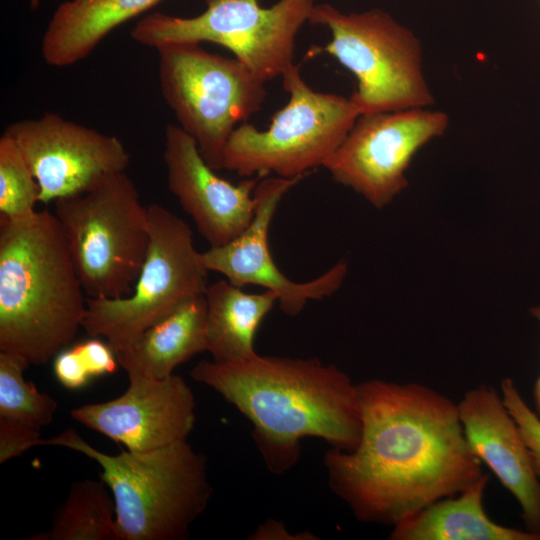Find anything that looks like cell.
I'll list each match as a JSON object with an SVG mask.
<instances>
[{"instance_id": "16", "label": "cell", "mask_w": 540, "mask_h": 540, "mask_svg": "<svg viewBox=\"0 0 540 540\" xmlns=\"http://www.w3.org/2000/svg\"><path fill=\"white\" fill-rule=\"evenodd\" d=\"M457 405L470 448L515 497L527 530L540 533V478L502 396L481 384L468 390Z\"/></svg>"}, {"instance_id": "1", "label": "cell", "mask_w": 540, "mask_h": 540, "mask_svg": "<svg viewBox=\"0 0 540 540\" xmlns=\"http://www.w3.org/2000/svg\"><path fill=\"white\" fill-rule=\"evenodd\" d=\"M362 431L324 457L329 485L362 522L392 525L479 480L458 405L419 383L357 384Z\"/></svg>"}, {"instance_id": "21", "label": "cell", "mask_w": 540, "mask_h": 540, "mask_svg": "<svg viewBox=\"0 0 540 540\" xmlns=\"http://www.w3.org/2000/svg\"><path fill=\"white\" fill-rule=\"evenodd\" d=\"M104 481H75L55 510L51 526L27 540H121L115 503Z\"/></svg>"}, {"instance_id": "30", "label": "cell", "mask_w": 540, "mask_h": 540, "mask_svg": "<svg viewBox=\"0 0 540 540\" xmlns=\"http://www.w3.org/2000/svg\"><path fill=\"white\" fill-rule=\"evenodd\" d=\"M39 2H40V0H30V4H31L32 7H37Z\"/></svg>"}, {"instance_id": "6", "label": "cell", "mask_w": 540, "mask_h": 540, "mask_svg": "<svg viewBox=\"0 0 540 540\" xmlns=\"http://www.w3.org/2000/svg\"><path fill=\"white\" fill-rule=\"evenodd\" d=\"M308 21L329 29L331 40L310 54L326 53L353 74L356 89L350 98L360 115L434 104L419 39L385 11L346 14L321 3Z\"/></svg>"}, {"instance_id": "15", "label": "cell", "mask_w": 540, "mask_h": 540, "mask_svg": "<svg viewBox=\"0 0 540 540\" xmlns=\"http://www.w3.org/2000/svg\"><path fill=\"white\" fill-rule=\"evenodd\" d=\"M163 158L169 190L210 247L227 244L247 228L262 177H247L238 184L221 178L203 159L195 140L174 124L165 129Z\"/></svg>"}, {"instance_id": "17", "label": "cell", "mask_w": 540, "mask_h": 540, "mask_svg": "<svg viewBox=\"0 0 540 540\" xmlns=\"http://www.w3.org/2000/svg\"><path fill=\"white\" fill-rule=\"evenodd\" d=\"M208 350L207 301L195 296L118 350L128 377L165 378L193 356Z\"/></svg>"}, {"instance_id": "4", "label": "cell", "mask_w": 540, "mask_h": 540, "mask_svg": "<svg viewBox=\"0 0 540 540\" xmlns=\"http://www.w3.org/2000/svg\"><path fill=\"white\" fill-rule=\"evenodd\" d=\"M94 460L115 503L121 540H183L212 495L205 457L187 440L149 451L107 454L74 429L42 439Z\"/></svg>"}, {"instance_id": "2", "label": "cell", "mask_w": 540, "mask_h": 540, "mask_svg": "<svg viewBox=\"0 0 540 540\" xmlns=\"http://www.w3.org/2000/svg\"><path fill=\"white\" fill-rule=\"evenodd\" d=\"M191 377L251 421L254 442L273 473H284L296 464L305 437L320 438L345 451L360 441L357 384L334 365L257 354L238 362L200 361Z\"/></svg>"}, {"instance_id": "7", "label": "cell", "mask_w": 540, "mask_h": 540, "mask_svg": "<svg viewBox=\"0 0 540 540\" xmlns=\"http://www.w3.org/2000/svg\"><path fill=\"white\" fill-rule=\"evenodd\" d=\"M281 78L287 104L266 130L247 122L235 128L225 147L224 169L246 178L307 176L334 155L360 116L350 97L313 90L295 64Z\"/></svg>"}, {"instance_id": "23", "label": "cell", "mask_w": 540, "mask_h": 540, "mask_svg": "<svg viewBox=\"0 0 540 540\" xmlns=\"http://www.w3.org/2000/svg\"><path fill=\"white\" fill-rule=\"evenodd\" d=\"M40 187L17 143L7 134L0 138V216L27 217L39 202Z\"/></svg>"}, {"instance_id": "28", "label": "cell", "mask_w": 540, "mask_h": 540, "mask_svg": "<svg viewBox=\"0 0 540 540\" xmlns=\"http://www.w3.org/2000/svg\"><path fill=\"white\" fill-rule=\"evenodd\" d=\"M252 539H296L282 523L274 520L265 522L252 535Z\"/></svg>"}, {"instance_id": "26", "label": "cell", "mask_w": 540, "mask_h": 540, "mask_svg": "<svg viewBox=\"0 0 540 540\" xmlns=\"http://www.w3.org/2000/svg\"><path fill=\"white\" fill-rule=\"evenodd\" d=\"M81 357L91 377H99L112 374L117 371L119 365L113 348L98 337L79 342L73 345Z\"/></svg>"}, {"instance_id": "20", "label": "cell", "mask_w": 540, "mask_h": 540, "mask_svg": "<svg viewBox=\"0 0 540 540\" xmlns=\"http://www.w3.org/2000/svg\"><path fill=\"white\" fill-rule=\"evenodd\" d=\"M207 339L212 360L221 363L248 360L257 355L255 335L265 316L278 302L269 290L246 293L227 279L208 285Z\"/></svg>"}, {"instance_id": "14", "label": "cell", "mask_w": 540, "mask_h": 540, "mask_svg": "<svg viewBox=\"0 0 540 540\" xmlns=\"http://www.w3.org/2000/svg\"><path fill=\"white\" fill-rule=\"evenodd\" d=\"M117 398L74 408L72 418L129 451H149L187 440L195 423V398L185 380L130 376Z\"/></svg>"}, {"instance_id": "13", "label": "cell", "mask_w": 540, "mask_h": 540, "mask_svg": "<svg viewBox=\"0 0 540 540\" xmlns=\"http://www.w3.org/2000/svg\"><path fill=\"white\" fill-rule=\"evenodd\" d=\"M304 177H262L254 190L256 209L247 228L227 244L202 252L209 271L222 274L241 288L252 284L272 291L288 316L298 315L310 300L333 295L348 269L345 261H339L321 276L300 283L284 275L272 258L268 242L271 221L284 195Z\"/></svg>"}, {"instance_id": "22", "label": "cell", "mask_w": 540, "mask_h": 540, "mask_svg": "<svg viewBox=\"0 0 540 540\" xmlns=\"http://www.w3.org/2000/svg\"><path fill=\"white\" fill-rule=\"evenodd\" d=\"M29 366L15 355L0 352V417L40 429L53 420L58 405L25 380L23 373Z\"/></svg>"}, {"instance_id": "3", "label": "cell", "mask_w": 540, "mask_h": 540, "mask_svg": "<svg viewBox=\"0 0 540 540\" xmlns=\"http://www.w3.org/2000/svg\"><path fill=\"white\" fill-rule=\"evenodd\" d=\"M86 305L56 215L0 216V352L47 363L74 340Z\"/></svg>"}, {"instance_id": "9", "label": "cell", "mask_w": 540, "mask_h": 540, "mask_svg": "<svg viewBox=\"0 0 540 540\" xmlns=\"http://www.w3.org/2000/svg\"><path fill=\"white\" fill-rule=\"evenodd\" d=\"M147 210L150 243L132 293L87 298L82 327L91 337H104L115 352L208 287L209 270L189 225L160 204Z\"/></svg>"}, {"instance_id": "8", "label": "cell", "mask_w": 540, "mask_h": 540, "mask_svg": "<svg viewBox=\"0 0 540 540\" xmlns=\"http://www.w3.org/2000/svg\"><path fill=\"white\" fill-rule=\"evenodd\" d=\"M157 50L162 95L179 126L195 140L211 168L224 169L228 139L261 109L265 82L239 59L210 53L197 43H172Z\"/></svg>"}, {"instance_id": "11", "label": "cell", "mask_w": 540, "mask_h": 540, "mask_svg": "<svg viewBox=\"0 0 540 540\" xmlns=\"http://www.w3.org/2000/svg\"><path fill=\"white\" fill-rule=\"evenodd\" d=\"M449 116L430 107L362 114L323 166L334 181L383 208L407 185L415 154L442 136Z\"/></svg>"}, {"instance_id": "27", "label": "cell", "mask_w": 540, "mask_h": 540, "mask_svg": "<svg viewBox=\"0 0 540 540\" xmlns=\"http://www.w3.org/2000/svg\"><path fill=\"white\" fill-rule=\"evenodd\" d=\"M53 373L59 383L68 389H80L92 378L73 346L55 355Z\"/></svg>"}, {"instance_id": "19", "label": "cell", "mask_w": 540, "mask_h": 540, "mask_svg": "<svg viewBox=\"0 0 540 540\" xmlns=\"http://www.w3.org/2000/svg\"><path fill=\"white\" fill-rule=\"evenodd\" d=\"M161 0H68L55 10L44 32L41 53L55 67L86 57L116 27Z\"/></svg>"}, {"instance_id": "10", "label": "cell", "mask_w": 540, "mask_h": 540, "mask_svg": "<svg viewBox=\"0 0 540 540\" xmlns=\"http://www.w3.org/2000/svg\"><path fill=\"white\" fill-rule=\"evenodd\" d=\"M205 3V11L195 17L150 14L136 23L131 37L156 49L172 43L221 45L266 83L294 64L297 33L315 5L314 0H280L269 8L258 0Z\"/></svg>"}, {"instance_id": "12", "label": "cell", "mask_w": 540, "mask_h": 540, "mask_svg": "<svg viewBox=\"0 0 540 540\" xmlns=\"http://www.w3.org/2000/svg\"><path fill=\"white\" fill-rule=\"evenodd\" d=\"M4 133L29 163L41 203L86 191L106 175L125 171L130 162L117 137L52 112L12 123Z\"/></svg>"}, {"instance_id": "5", "label": "cell", "mask_w": 540, "mask_h": 540, "mask_svg": "<svg viewBox=\"0 0 540 540\" xmlns=\"http://www.w3.org/2000/svg\"><path fill=\"white\" fill-rule=\"evenodd\" d=\"M54 202L87 298L130 295L146 258L150 229L147 207L125 171Z\"/></svg>"}, {"instance_id": "24", "label": "cell", "mask_w": 540, "mask_h": 540, "mask_svg": "<svg viewBox=\"0 0 540 540\" xmlns=\"http://www.w3.org/2000/svg\"><path fill=\"white\" fill-rule=\"evenodd\" d=\"M501 396L530 451L533 467L540 478V417L523 399L512 378L501 381Z\"/></svg>"}, {"instance_id": "29", "label": "cell", "mask_w": 540, "mask_h": 540, "mask_svg": "<svg viewBox=\"0 0 540 540\" xmlns=\"http://www.w3.org/2000/svg\"><path fill=\"white\" fill-rule=\"evenodd\" d=\"M532 316L540 323V303L530 309ZM533 400L535 412L540 417V374L536 379L533 387Z\"/></svg>"}, {"instance_id": "18", "label": "cell", "mask_w": 540, "mask_h": 540, "mask_svg": "<svg viewBox=\"0 0 540 540\" xmlns=\"http://www.w3.org/2000/svg\"><path fill=\"white\" fill-rule=\"evenodd\" d=\"M484 474L460 493L439 499L393 526L391 540H540V533L500 525L486 513Z\"/></svg>"}, {"instance_id": "25", "label": "cell", "mask_w": 540, "mask_h": 540, "mask_svg": "<svg viewBox=\"0 0 540 540\" xmlns=\"http://www.w3.org/2000/svg\"><path fill=\"white\" fill-rule=\"evenodd\" d=\"M40 429L0 417V464L40 446Z\"/></svg>"}]
</instances>
